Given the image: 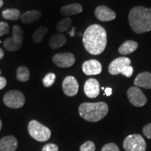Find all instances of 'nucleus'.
Instances as JSON below:
<instances>
[{"label":"nucleus","instance_id":"1","mask_svg":"<svg viewBox=\"0 0 151 151\" xmlns=\"http://www.w3.org/2000/svg\"><path fill=\"white\" fill-rule=\"evenodd\" d=\"M83 43L90 54L97 55L102 53L107 44V34L99 24H92L87 28L83 37Z\"/></svg>","mask_w":151,"mask_h":151},{"label":"nucleus","instance_id":"2","mask_svg":"<svg viewBox=\"0 0 151 151\" xmlns=\"http://www.w3.org/2000/svg\"><path fill=\"white\" fill-rule=\"evenodd\" d=\"M129 22L132 29L137 34L151 31V9L136 6L130 11Z\"/></svg>","mask_w":151,"mask_h":151},{"label":"nucleus","instance_id":"3","mask_svg":"<svg viewBox=\"0 0 151 151\" xmlns=\"http://www.w3.org/2000/svg\"><path fill=\"white\" fill-rule=\"evenodd\" d=\"M81 117L88 122H98L102 120L109 112L108 105L105 102L83 103L78 109Z\"/></svg>","mask_w":151,"mask_h":151},{"label":"nucleus","instance_id":"4","mask_svg":"<svg viewBox=\"0 0 151 151\" xmlns=\"http://www.w3.org/2000/svg\"><path fill=\"white\" fill-rule=\"evenodd\" d=\"M29 135L39 142L48 141L51 136V132L49 128L44 126L37 120H31L28 124Z\"/></svg>","mask_w":151,"mask_h":151},{"label":"nucleus","instance_id":"5","mask_svg":"<svg viewBox=\"0 0 151 151\" xmlns=\"http://www.w3.org/2000/svg\"><path fill=\"white\" fill-rule=\"evenodd\" d=\"M12 37L8 38L4 42V47L8 51L14 52L18 50L22 46L24 33L19 25H14L12 29Z\"/></svg>","mask_w":151,"mask_h":151},{"label":"nucleus","instance_id":"6","mask_svg":"<svg viewBox=\"0 0 151 151\" xmlns=\"http://www.w3.org/2000/svg\"><path fill=\"white\" fill-rule=\"evenodd\" d=\"M123 148L125 151H146V143L141 135L131 134L124 139Z\"/></svg>","mask_w":151,"mask_h":151},{"label":"nucleus","instance_id":"7","mask_svg":"<svg viewBox=\"0 0 151 151\" xmlns=\"http://www.w3.org/2000/svg\"><path fill=\"white\" fill-rule=\"evenodd\" d=\"M4 103L11 109H20L25 102V97L21 92L18 90H11L5 94L3 99Z\"/></svg>","mask_w":151,"mask_h":151},{"label":"nucleus","instance_id":"8","mask_svg":"<svg viewBox=\"0 0 151 151\" xmlns=\"http://www.w3.org/2000/svg\"><path fill=\"white\" fill-rule=\"evenodd\" d=\"M127 97L132 105L137 107L143 106L147 102V99L143 92L138 87H131L127 90Z\"/></svg>","mask_w":151,"mask_h":151},{"label":"nucleus","instance_id":"9","mask_svg":"<svg viewBox=\"0 0 151 151\" xmlns=\"http://www.w3.org/2000/svg\"><path fill=\"white\" fill-rule=\"evenodd\" d=\"M75 57L71 52H62L55 54L52 57V62L61 68L70 67L75 63Z\"/></svg>","mask_w":151,"mask_h":151},{"label":"nucleus","instance_id":"10","mask_svg":"<svg viewBox=\"0 0 151 151\" xmlns=\"http://www.w3.org/2000/svg\"><path fill=\"white\" fill-rule=\"evenodd\" d=\"M79 86L78 81L73 76H67L62 83L63 92L68 97H73L78 93Z\"/></svg>","mask_w":151,"mask_h":151},{"label":"nucleus","instance_id":"11","mask_svg":"<svg viewBox=\"0 0 151 151\" xmlns=\"http://www.w3.org/2000/svg\"><path fill=\"white\" fill-rule=\"evenodd\" d=\"M131 60L125 57H120L115 59L111 62L109 67V71L112 75H118L121 73L123 68L126 66L130 65Z\"/></svg>","mask_w":151,"mask_h":151},{"label":"nucleus","instance_id":"12","mask_svg":"<svg viewBox=\"0 0 151 151\" xmlns=\"http://www.w3.org/2000/svg\"><path fill=\"white\" fill-rule=\"evenodd\" d=\"M96 18L100 21H111L116 18V14L114 11L106 6H99L94 11Z\"/></svg>","mask_w":151,"mask_h":151},{"label":"nucleus","instance_id":"13","mask_svg":"<svg viewBox=\"0 0 151 151\" xmlns=\"http://www.w3.org/2000/svg\"><path fill=\"white\" fill-rule=\"evenodd\" d=\"M83 71L88 76L97 75L101 73L102 67L101 63L96 60H90L86 61L82 66Z\"/></svg>","mask_w":151,"mask_h":151},{"label":"nucleus","instance_id":"14","mask_svg":"<svg viewBox=\"0 0 151 151\" xmlns=\"http://www.w3.org/2000/svg\"><path fill=\"white\" fill-rule=\"evenodd\" d=\"M100 86L97 80L94 78H89L86 81L84 85V92L88 97L93 98L97 97L99 94Z\"/></svg>","mask_w":151,"mask_h":151},{"label":"nucleus","instance_id":"15","mask_svg":"<svg viewBox=\"0 0 151 151\" xmlns=\"http://www.w3.org/2000/svg\"><path fill=\"white\" fill-rule=\"evenodd\" d=\"M18 140L14 136H6L0 140V151H16Z\"/></svg>","mask_w":151,"mask_h":151},{"label":"nucleus","instance_id":"16","mask_svg":"<svg viewBox=\"0 0 151 151\" xmlns=\"http://www.w3.org/2000/svg\"><path fill=\"white\" fill-rule=\"evenodd\" d=\"M134 83L138 88L151 89V73L145 71L138 74L134 81Z\"/></svg>","mask_w":151,"mask_h":151},{"label":"nucleus","instance_id":"17","mask_svg":"<svg viewBox=\"0 0 151 151\" xmlns=\"http://www.w3.org/2000/svg\"><path fill=\"white\" fill-rule=\"evenodd\" d=\"M41 17V12L39 11L33 10L24 13L21 16V20L24 24L33 23L38 21Z\"/></svg>","mask_w":151,"mask_h":151},{"label":"nucleus","instance_id":"18","mask_svg":"<svg viewBox=\"0 0 151 151\" xmlns=\"http://www.w3.org/2000/svg\"><path fill=\"white\" fill-rule=\"evenodd\" d=\"M83 7L79 4H72L65 6H63L60 9V13L65 16H70L73 15L80 14L82 12Z\"/></svg>","mask_w":151,"mask_h":151},{"label":"nucleus","instance_id":"19","mask_svg":"<svg viewBox=\"0 0 151 151\" xmlns=\"http://www.w3.org/2000/svg\"><path fill=\"white\" fill-rule=\"evenodd\" d=\"M67 43V38L62 34H57L52 36L49 41V46L52 49H58L61 48Z\"/></svg>","mask_w":151,"mask_h":151},{"label":"nucleus","instance_id":"20","mask_svg":"<svg viewBox=\"0 0 151 151\" xmlns=\"http://www.w3.org/2000/svg\"><path fill=\"white\" fill-rule=\"evenodd\" d=\"M138 48V43L134 41H127L124 42L118 49V51L122 55L131 54Z\"/></svg>","mask_w":151,"mask_h":151},{"label":"nucleus","instance_id":"21","mask_svg":"<svg viewBox=\"0 0 151 151\" xmlns=\"http://www.w3.org/2000/svg\"><path fill=\"white\" fill-rule=\"evenodd\" d=\"M21 14L18 9H6L2 12V17L6 20H18L21 18Z\"/></svg>","mask_w":151,"mask_h":151},{"label":"nucleus","instance_id":"22","mask_svg":"<svg viewBox=\"0 0 151 151\" xmlns=\"http://www.w3.org/2000/svg\"><path fill=\"white\" fill-rule=\"evenodd\" d=\"M48 29L45 26H41L36 30L32 36V40L36 43H39L43 40L45 36L48 33Z\"/></svg>","mask_w":151,"mask_h":151},{"label":"nucleus","instance_id":"23","mask_svg":"<svg viewBox=\"0 0 151 151\" xmlns=\"http://www.w3.org/2000/svg\"><path fill=\"white\" fill-rule=\"evenodd\" d=\"M17 79L20 82H27L29 81L30 73L29 69L27 67L22 66L18 68L17 69Z\"/></svg>","mask_w":151,"mask_h":151},{"label":"nucleus","instance_id":"24","mask_svg":"<svg viewBox=\"0 0 151 151\" xmlns=\"http://www.w3.org/2000/svg\"><path fill=\"white\" fill-rule=\"evenodd\" d=\"M71 24H72V20L69 18H66L62 19L57 24L56 29L60 34L64 33L67 32L69 28L71 27Z\"/></svg>","mask_w":151,"mask_h":151},{"label":"nucleus","instance_id":"25","mask_svg":"<svg viewBox=\"0 0 151 151\" xmlns=\"http://www.w3.org/2000/svg\"><path fill=\"white\" fill-rule=\"evenodd\" d=\"M56 79V76L53 73H49L43 78V84L46 88L52 86L54 84Z\"/></svg>","mask_w":151,"mask_h":151},{"label":"nucleus","instance_id":"26","mask_svg":"<svg viewBox=\"0 0 151 151\" xmlns=\"http://www.w3.org/2000/svg\"><path fill=\"white\" fill-rule=\"evenodd\" d=\"M80 151H95V145L92 141H88L81 145Z\"/></svg>","mask_w":151,"mask_h":151},{"label":"nucleus","instance_id":"27","mask_svg":"<svg viewBox=\"0 0 151 151\" xmlns=\"http://www.w3.org/2000/svg\"><path fill=\"white\" fill-rule=\"evenodd\" d=\"M10 28L9 24L5 22H0V37L9 33Z\"/></svg>","mask_w":151,"mask_h":151},{"label":"nucleus","instance_id":"28","mask_svg":"<svg viewBox=\"0 0 151 151\" xmlns=\"http://www.w3.org/2000/svg\"><path fill=\"white\" fill-rule=\"evenodd\" d=\"M101 151H120L118 146L113 143H107L101 148Z\"/></svg>","mask_w":151,"mask_h":151},{"label":"nucleus","instance_id":"29","mask_svg":"<svg viewBox=\"0 0 151 151\" xmlns=\"http://www.w3.org/2000/svg\"><path fill=\"white\" fill-rule=\"evenodd\" d=\"M133 71H134L133 67H132V66L128 65L123 68V69H122L121 71V73L122 75H124V76L127 77V78H129V77H131L132 75L133 74Z\"/></svg>","mask_w":151,"mask_h":151},{"label":"nucleus","instance_id":"30","mask_svg":"<svg viewBox=\"0 0 151 151\" xmlns=\"http://www.w3.org/2000/svg\"><path fill=\"white\" fill-rule=\"evenodd\" d=\"M42 151H59V148H58V146L54 143H48L43 146Z\"/></svg>","mask_w":151,"mask_h":151},{"label":"nucleus","instance_id":"31","mask_svg":"<svg viewBox=\"0 0 151 151\" xmlns=\"http://www.w3.org/2000/svg\"><path fill=\"white\" fill-rule=\"evenodd\" d=\"M143 133L147 138L151 139V123H149L144 126L143 129Z\"/></svg>","mask_w":151,"mask_h":151},{"label":"nucleus","instance_id":"32","mask_svg":"<svg viewBox=\"0 0 151 151\" xmlns=\"http://www.w3.org/2000/svg\"><path fill=\"white\" fill-rule=\"evenodd\" d=\"M6 86V79L0 76V90H2Z\"/></svg>","mask_w":151,"mask_h":151},{"label":"nucleus","instance_id":"33","mask_svg":"<svg viewBox=\"0 0 151 151\" xmlns=\"http://www.w3.org/2000/svg\"><path fill=\"white\" fill-rule=\"evenodd\" d=\"M112 94V89L111 88H106L105 89V94H106V96H110Z\"/></svg>","mask_w":151,"mask_h":151},{"label":"nucleus","instance_id":"34","mask_svg":"<svg viewBox=\"0 0 151 151\" xmlns=\"http://www.w3.org/2000/svg\"><path fill=\"white\" fill-rule=\"evenodd\" d=\"M4 50H2L1 48H0V60L4 58Z\"/></svg>","mask_w":151,"mask_h":151},{"label":"nucleus","instance_id":"35","mask_svg":"<svg viewBox=\"0 0 151 151\" xmlns=\"http://www.w3.org/2000/svg\"><path fill=\"white\" fill-rule=\"evenodd\" d=\"M3 4H4V1H3V0H0V8H1V7L2 6Z\"/></svg>","mask_w":151,"mask_h":151},{"label":"nucleus","instance_id":"36","mask_svg":"<svg viewBox=\"0 0 151 151\" xmlns=\"http://www.w3.org/2000/svg\"><path fill=\"white\" fill-rule=\"evenodd\" d=\"M1 127H2V122H1V120H0V131H1Z\"/></svg>","mask_w":151,"mask_h":151},{"label":"nucleus","instance_id":"37","mask_svg":"<svg viewBox=\"0 0 151 151\" xmlns=\"http://www.w3.org/2000/svg\"><path fill=\"white\" fill-rule=\"evenodd\" d=\"M0 74H1V71H0Z\"/></svg>","mask_w":151,"mask_h":151}]
</instances>
